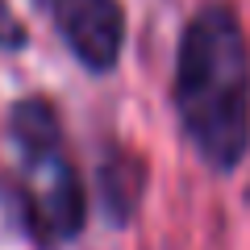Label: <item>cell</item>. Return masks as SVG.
Segmentation results:
<instances>
[{"label": "cell", "mask_w": 250, "mask_h": 250, "mask_svg": "<svg viewBox=\"0 0 250 250\" xmlns=\"http://www.w3.org/2000/svg\"><path fill=\"white\" fill-rule=\"evenodd\" d=\"M171 96L192 150L229 175L250 150V46L229 4H205L184 25Z\"/></svg>", "instance_id": "cell-1"}, {"label": "cell", "mask_w": 250, "mask_h": 250, "mask_svg": "<svg viewBox=\"0 0 250 250\" xmlns=\"http://www.w3.org/2000/svg\"><path fill=\"white\" fill-rule=\"evenodd\" d=\"M9 134L21 154V184L13 192L21 225L42 250L67 246L88 221V200L54 104L46 96L17 100L9 108Z\"/></svg>", "instance_id": "cell-2"}, {"label": "cell", "mask_w": 250, "mask_h": 250, "mask_svg": "<svg viewBox=\"0 0 250 250\" xmlns=\"http://www.w3.org/2000/svg\"><path fill=\"white\" fill-rule=\"evenodd\" d=\"M54 29L67 42V50L88 67L104 75L117 67L125 46V9L121 0H50Z\"/></svg>", "instance_id": "cell-3"}, {"label": "cell", "mask_w": 250, "mask_h": 250, "mask_svg": "<svg viewBox=\"0 0 250 250\" xmlns=\"http://www.w3.org/2000/svg\"><path fill=\"white\" fill-rule=\"evenodd\" d=\"M100 196L113 221H129L142 196V163L129 150H113L100 163Z\"/></svg>", "instance_id": "cell-4"}, {"label": "cell", "mask_w": 250, "mask_h": 250, "mask_svg": "<svg viewBox=\"0 0 250 250\" xmlns=\"http://www.w3.org/2000/svg\"><path fill=\"white\" fill-rule=\"evenodd\" d=\"M25 46V25L9 9V0H0V50H21Z\"/></svg>", "instance_id": "cell-5"}, {"label": "cell", "mask_w": 250, "mask_h": 250, "mask_svg": "<svg viewBox=\"0 0 250 250\" xmlns=\"http://www.w3.org/2000/svg\"><path fill=\"white\" fill-rule=\"evenodd\" d=\"M34 4H38V9H46V4H50V0H34Z\"/></svg>", "instance_id": "cell-6"}]
</instances>
